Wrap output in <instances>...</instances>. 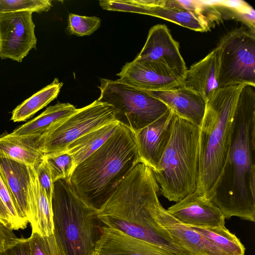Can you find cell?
I'll return each instance as SVG.
<instances>
[{
    "label": "cell",
    "instance_id": "obj_17",
    "mask_svg": "<svg viewBox=\"0 0 255 255\" xmlns=\"http://www.w3.org/2000/svg\"><path fill=\"white\" fill-rule=\"evenodd\" d=\"M92 255H180L103 226Z\"/></svg>",
    "mask_w": 255,
    "mask_h": 255
},
{
    "label": "cell",
    "instance_id": "obj_3",
    "mask_svg": "<svg viewBox=\"0 0 255 255\" xmlns=\"http://www.w3.org/2000/svg\"><path fill=\"white\" fill-rule=\"evenodd\" d=\"M139 162L133 133L120 124L99 149L75 168L69 182L77 195L98 211Z\"/></svg>",
    "mask_w": 255,
    "mask_h": 255
},
{
    "label": "cell",
    "instance_id": "obj_29",
    "mask_svg": "<svg viewBox=\"0 0 255 255\" xmlns=\"http://www.w3.org/2000/svg\"><path fill=\"white\" fill-rule=\"evenodd\" d=\"M101 19L97 16H88L70 13L66 32L70 35L84 36L91 35L101 26Z\"/></svg>",
    "mask_w": 255,
    "mask_h": 255
},
{
    "label": "cell",
    "instance_id": "obj_7",
    "mask_svg": "<svg viewBox=\"0 0 255 255\" xmlns=\"http://www.w3.org/2000/svg\"><path fill=\"white\" fill-rule=\"evenodd\" d=\"M98 100L113 107L115 119L133 132L148 126L169 109L147 91L117 80L101 79Z\"/></svg>",
    "mask_w": 255,
    "mask_h": 255
},
{
    "label": "cell",
    "instance_id": "obj_24",
    "mask_svg": "<svg viewBox=\"0 0 255 255\" xmlns=\"http://www.w3.org/2000/svg\"><path fill=\"white\" fill-rule=\"evenodd\" d=\"M55 78L49 85L25 100L12 112L10 120L13 122L25 121L56 99L63 86Z\"/></svg>",
    "mask_w": 255,
    "mask_h": 255
},
{
    "label": "cell",
    "instance_id": "obj_5",
    "mask_svg": "<svg viewBox=\"0 0 255 255\" xmlns=\"http://www.w3.org/2000/svg\"><path fill=\"white\" fill-rule=\"evenodd\" d=\"M51 205L53 235L61 255H92L103 227L97 210L63 179L54 182Z\"/></svg>",
    "mask_w": 255,
    "mask_h": 255
},
{
    "label": "cell",
    "instance_id": "obj_14",
    "mask_svg": "<svg viewBox=\"0 0 255 255\" xmlns=\"http://www.w3.org/2000/svg\"><path fill=\"white\" fill-rule=\"evenodd\" d=\"M167 211L187 226L203 228L225 227V218L221 210L205 195L196 191L176 202Z\"/></svg>",
    "mask_w": 255,
    "mask_h": 255
},
{
    "label": "cell",
    "instance_id": "obj_16",
    "mask_svg": "<svg viewBox=\"0 0 255 255\" xmlns=\"http://www.w3.org/2000/svg\"><path fill=\"white\" fill-rule=\"evenodd\" d=\"M117 80L145 91H161L182 85L184 78L134 59L127 62L117 74Z\"/></svg>",
    "mask_w": 255,
    "mask_h": 255
},
{
    "label": "cell",
    "instance_id": "obj_30",
    "mask_svg": "<svg viewBox=\"0 0 255 255\" xmlns=\"http://www.w3.org/2000/svg\"><path fill=\"white\" fill-rule=\"evenodd\" d=\"M52 6L50 0H0V12H47Z\"/></svg>",
    "mask_w": 255,
    "mask_h": 255
},
{
    "label": "cell",
    "instance_id": "obj_12",
    "mask_svg": "<svg viewBox=\"0 0 255 255\" xmlns=\"http://www.w3.org/2000/svg\"><path fill=\"white\" fill-rule=\"evenodd\" d=\"M152 215L159 227L189 255H227L199 233L174 218L159 200L153 206Z\"/></svg>",
    "mask_w": 255,
    "mask_h": 255
},
{
    "label": "cell",
    "instance_id": "obj_10",
    "mask_svg": "<svg viewBox=\"0 0 255 255\" xmlns=\"http://www.w3.org/2000/svg\"><path fill=\"white\" fill-rule=\"evenodd\" d=\"M32 13L0 12V58L21 62L32 49L37 38Z\"/></svg>",
    "mask_w": 255,
    "mask_h": 255
},
{
    "label": "cell",
    "instance_id": "obj_20",
    "mask_svg": "<svg viewBox=\"0 0 255 255\" xmlns=\"http://www.w3.org/2000/svg\"><path fill=\"white\" fill-rule=\"evenodd\" d=\"M33 198L30 206L28 223L32 233L41 236L53 234L51 201L40 185L33 167H30Z\"/></svg>",
    "mask_w": 255,
    "mask_h": 255
},
{
    "label": "cell",
    "instance_id": "obj_8",
    "mask_svg": "<svg viewBox=\"0 0 255 255\" xmlns=\"http://www.w3.org/2000/svg\"><path fill=\"white\" fill-rule=\"evenodd\" d=\"M217 47L219 87L241 84L255 87V32L242 26L223 36Z\"/></svg>",
    "mask_w": 255,
    "mask_h": 255
},
{
    "label": "cell",
    "instance_id": "obj_23",
    "mask_svg": "<svg viewBox=\"0 0 255 255\" xmlns=\"http://www.w3.org/2000/svg\"><path fill=\"white\" fill-rule=\"evenodd\" d=\"M77 109L68 103L58 102L47 108L40 115L10 133L12 135L42 134L54 124L74 113Z\"/></svg>",
    "mask_w": 255,
    "mask_h": 255
},
{
    "label": "cell",
    "instance_id": "obj_28",
    "mask_svg": "<svg viewBox=\"0 0 255 255\" xmlns=\"http://www.w3.org/2000/svg\"><path fill=\"white\" fill-rule=\"evenodd\" d=\"M211 2L217 7H221L228 10L232 18L241 21L247 28L255 32V11L248 3L242 0Z\"/></svg>",
    "mask_w": 255,
    "mask_h": 255
},
{
    "label": "cell",
    "instance_id": "obj_2",
    "mask_svg": "<svg viewBox=\"0 0 255 255\" xmlns=\"http://www.w3.org/2000/svg\"><path fill=\"white\" fill-rule=\"evenodd\" d=\"M159 192L151 169L139 162L97 211L98 218L103 226L179 255H189L154 221L152 210L159 200Z\"/></svg>",
    "mask_w": 255,
    "mask_h": 255
},
{
    "label": "cell",
    "instance_id": "obj_18",
    "mask_svg": "<svg viewBox=\"0 0 255 255\" xmlns=\"http://www.w3.org/2000/svg\"><path fill=\"white\" fill-rule=\"evenodd\" d=\"M177 116L200 127L206 102L196 92L182 85L166 90L146 91Z\"/></svg>",
    "mask_w": 255,
    "mask_h": 255
},
{
    "label": "cell",
    "instance_id": "obj_27",
    "mask_svg": "<svg viewBox=\"0 0 255 255\" xmlns=\"http://www.w3.org/2000/svg\"><path fill=\"white\" fill-rule=\"evenodd\" d=\"M49 169L52 181L65 180L69 182L74 170L73 159L71 155L66 152H59L44 155Z\"/></svg>",
    "mask_w": 255,
    "mask_h": 255
},
{
    "label": "cell",
    "instance_id": "obj_36",
    "mask_svg": "<svg viewBox=\"0 0 255 255\" xmlns=\"http://www.w3.org/2000/svg\"><path fill=\"white\" fill-rule=\"evenodd\" d=\"M0 222L4 225L15 230L11 216L0 197Z\"/></svg>",
    "mask_w": 255,
    "mask_h": 255
},
{
    "label": "cell",
    "instance_id": "obj_13",
    "mask_svg": "<svg viewBox=\"0 0 255 255\" xmlns=\"http://www.w3.org/2000/svg\"><path fill=\"white\" fill-rule=\"evenodd\" d=\"M176 115L169 109L153 123L133 133L140 162L156 169L172 132Z\"/></svg>",
    "mask_w": 255,
    "mask_h": 255
},
{
    "label": "cell",
    "instance_id": "obj_35",
    "mask_svg": "<svg viewBox=\"0 0 255 255\" xmlns=\"http://www.w3.org/2000/svg\"><path fill=\"white\" fill-rule=\"evenodd\" d=\"M18 238L13 230L0 222V252L14 244Z\"/></svg>",
    "mask_w": 255,
    "mask_h": 255
},
{
    "label": "cell",
    "instance_id": "obj_33",
    "mask_svg": "<svg viewBox=\"0 0 255 255\" xmlns=\"http://www.w3.org/2000/svg\"><path fill=\"white\" fill-rule=\"evenodd\" d=\"M39 182L45 192L49 199L51 201L54 183L47 163L43 159L33 167Z\"/></svg>",
    "mask_w": 255,
    "mask_h": 255
},
{
    "label": "cell",
    "instance_id": "obj_32",
    "mask_svg": "<svg viewBox=\"0 0 255 255\" xmlns=\"http://www.w3.org/2000/svg\"><path fill=\"white\" fill-rule=\"evenodd\" d=\"M0 197L11 216L14 225L15 230L24 229L26 227L27 224L23 222L19 217L12 202L10 193L0 174Z\"/></svg>",
    "mask_w": 255,
    "mask_h": 255
},
{
    "label": "cell",
    "instance_id": "obj_34",
    "mask_svg": "<svg viewBox=\"0 0 255 255\" xmlns=\"http://www.w3.org/2000/svg\"><path fill=\"white\" fill-rule=\"evenodd\" d=\"M0 255H31L29 238H18L14 244L0 251Z\"/></svg>",
    "mask_w": 255,
    "mask_h": 255
},
{
    "label": "cell",
    "instance_id": "obj_31",
    "mask_svg": "<svg viewBox=\"0 0 255 255\" xmlns=\"http://www.w3.org/2000/svg\"><path fill=\"white\" fill-rule=\"evenodd\" d=\"M28 238L31 255H61L53 234L47 236L31 233Z\"/></svg>",
    "mask_w": 255,
    "mask_h": 255
},
{
    "label": "cell",
    "instance_id": "obj_22",
    "mask_svg": "<svg viewBox=\"0 0 255 255\" xmlns=\"http://www.w3.org/2000/svg\"><path fill=\"white\" fill-rule=\"evenodd\" d=\"M119 124L117 121L109 123L86 133L70 144L64 152L72 157L74 168L99 149L115 132Z\"/></svg>",
    "mask_w": 255,
    "mask_h": 255
},
{
    "label": "cell",
    "instance_id": "obj_15",
    "mask_svg": "<svg viewBox=\"0 0 255 255\" xmlns=\"http://www.w3.org/2000/svg\"><path fill=\"white\" fill-rule=\"evenodd\" d=\"M30 167L18 161L0 156V174L19 217L27 224L33 198Z\"/></svg>",
    "mask_w": 255,
    "mask_h": 255
},
{
    "label": "cell",
    "instance_id": "obj_26",
    "mask_svg": "<svg viewBox=\"0 0 255 255\" xmlns=\"http://www.w3.org/2000/svg\"><path fill=\"white\" fill-rule=\"evenodd\" d=\"M156 6L190 11L203 19L211 28L222 20V14L210 1L202 0H157Z\"/></svg>",
    "mask_w": 255,
    "mask_h": 255
},
{
    "label": "cell",
    "instance_id": "obj_4",
    "mask_svg": "<svg viewBox=\"0 0 255 255\" xmlns=\"http://www.w3.org/2000/svg\"><path fill=\"white\" fill-rule=\"evenodd\" d=\"M245 85L220 87L206 101L200 127L199 175L195 190L202 195L207 197L223 167L235 108Z\"/></svg>",
    "mask_w": 255,
    "mask_h": 255
},
{
    "label": "cell",
    "instance_id": "obj_1",
    "mask_svg": "<svg viewBox=\"0 0 255 255\" xmlns=\"http://www.w3.org/2000/svg\"><path fill=\"white\" fill-rule=\"evenodd\" d=\"M255 87L245 85L233 117L227 156L207 197L225 219L255 221Z\"/></svg>",
    "mask_w": 255,
    "mask_h": 255
},
{
    "label": "cell",
    "instance_id": "obj_6",
    "mask_svg": "<svg viewBox=\"0 0 255 255\" xmlns=\"http://www.w3.org/2000/svg\"><path fill=\"white\" fill-rule=\"evenodd\" d=\"M200 127L176 115L169 142L152 170L161 194L177 202L197 188Z\"/></svg>",
    "mask_w": 255,
    "mask_h": 255
},
{
    "label": "cell",
    "instance_id": "obj_19",
    "mask_svg": "<svg viewBox=\"0 0 255 255\" xmlns=\"http://www.w3.org/2000/svg\"><path fill=\"white\" fill-rule=\"evenodd\" d=\"M219 50L216 47L206 57L187 69L182 85L199 94L206 101L219 88Z\"/></svg>",
    "mask_w": 255,
    "mask_h": 255
},
{
    "label": "cell",
    "instance_id": "obj_21",
    "mask_svg": "<svg viewBox=\"0 0 255 255\" xmlns=\"http://www.w3.org/2000/svg\"><path fill=\"white\" fill-rule=\"evenodd\" d=\"M41 134L24 136L3 133L0 136V156L8 157L34 167L44 158L38 145Z\"/></svg>",
    "mask_w": 255,
    "mask_h": 255
},
{
    "label": "cell",
    "instance_id": "obj_11",
    "mask_svg": "<svg viewBox=\"0 0 255 255\" xmlns=\"http://www.w3.org/2000/svg\"><path fill=\"white\" fill-rule=\"evenodd\" d=\"M134 59L183 78L187 70L179 43L164 24H158L150 29L143 48Z\"/></svg>",
    "mask_w": 255,
    "mask_h": 255
},
{
    "label": "cell",
    "instance_id": "obj_25",
    "mask_svg": "<svg viewBox=\"0 0 255 255\" xmlns=\"http://www.w3.org/2000/svg\"><path fill=\"white\" fill-rule=\"evenodd\" d=\"M227 255H244L245 248L240 240L225 227L203 228L189 226Z\"/></svg>",
    "mask_w": 255,
    "mask_h": 255
},
{
    "label": "cell",
    "instance_id": "obj_9",
    "mask_svg": "<svg viewBox=\"0 0 255 255\" xmlns=\"http://www.w3.org/2000/svg\"><path fill=\"white\" fill-rule=\"evenodd\" d=\"M113 106L98 99L54 124L40 135L38 145L44 155L64 152L68 146L86 133L116 121Z\"/></svg>",
    "mask_w": 255,
    "mask_h": 255
}]
</instances>
